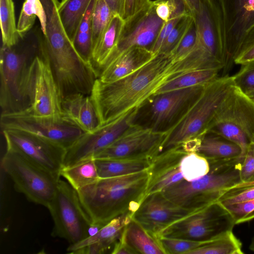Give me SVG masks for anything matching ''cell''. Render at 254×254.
<instances>
[{
    "instance_id": "obj_1",
    "label": "cell",
    "mask_w": 254,
    "mask_h": 254,
    "mask_svg": "<svg viewBox=\"0 0 254 254\" xmlns=\"http://www.w3.org/2000/svg\"><path fill=\"white\" fill-rule=\"evenodd\" d=\"M173 64L171 54L159 53L143 66L118 80L106 83L97 78L90 96L100 125L140 107L166 81Z\"/></svg>"
},
{
    "instance_id": "obj_2",
    "label": "cell",
    "mask_w": 254,
    "mask_h": 254,
    "mask_svg": "<svg viewBox=\"0 0 254 254\" xmlns=\"http://www.w3.org/2000/svg\"><path fill=\"white\" fill-rule=\"evenodd\" d=\"M147 170L134 174L99 179L76 190L92 223L106 224L127 212L133 213L146 195Z\"/></svg>"
},
{
    "instance_id": "obj_3",
    "label": "cell",
    "mask_w": 254,
    "mask_h": 254,
    "mask_svg": "<svg viewBox=\"0 0 254 254\" xmlns=\"http://www.w3.org/2000/svg\"><path fill=\"white\" fill-rule=\"evenodd\" d=\"M196 29L195 44L182 60L173 64L167 81L195 70L215 69L225 64V38L222 14L216 0H200L199 9L193 18Z\"/></svg>"
},
{
    "instance_id": "obj_4",
    "label": "cell",
    "mask_w": 254,
    "mask_h": 254,
    "mask_svg": "<svg viewBox=\"0 0 254 254\" xmlns=\"http://www.w3.org/2000/svg\"><path fill=\"white\" fill-rule=\"evenodd\" d=\"M243 158L208 160L210 168L204 176L191 182L184 180L161 192L183 208L202 209L217 202L229 188L241 181L240 171Z\"/></svg>"
},
{
    "instance_id": "obj_5",
    "label": "cell",
    "mask_w": 254,
    "mask_h": 254,
    "mask_svg": "<svg viewBox=\"0 0 254 254\" xmlns=\"http://www.w3.org/2000/svg\"><path fill=\"white\" fill-rule=\"evenodd\" d=\"M234 86L233 77L229 74L218 76L206 84L199 98L167 133L157 155L178 147L189 139L201 137Z\"/></svg>"
},
{
    "instance_id": "obj_6",
    "label": "cell",
    "mask_w": 254,
    "mask_h": 254,
    "mask_svg": "<svg viewBox=\"0 0 254 254\" xmlns=\"http://www.w3.org/2000/svg\"><path fill=\"white\" fill-rule=\"evenodd\" d=\"M8 47L0 52V105L1 114L26 111L29 108L26 86L32 63L39 53L37 45Z\"/></svg>"
},
{
    "instance_id": "obj_7",
    "label": "cell",
    "mask_w": 254,
    "mask_h": 254,
    "mask_svg": "<svg viewBox=\"0 0 254 254\" xmlns=\"http://www.w3.org/2000/svg\"><path fill=\"white\" fill-rule=\"evenodd\" d=\"M2 165L17 191L29 201L47 208L55 194L61 176L7 149Z\"/></svg>"
},
{
    "instance_id": "obj_8",
    "label": "cell",
    "mask_w": 254,
    "mask_h": 254,
    "mask_svg": "<svg viewBox=\"0 0 254 254\" xmlns=\"http://www.w3.org/2000/svg\"><path fill=\"white\" fill-rule=\"evenodd\" d=\"M47 208L54 222L52 236L64 239L69 245L88 236L92 222L77 191L66 181L60 179L55 194Z\"/></svg>"
},
{
    "instance_id": "obj_9",
    "label": "cell",
    "mask_w": 254,
    "mask_h": 254,
    "mask_svg": "<svg viewBox=\"0 0 254 254\" xmlns=\"http://www.w3.org/2000/svg\"><path fill=\"white\" fill-rule=\"evenodd\" d=\"M235 225L228 211L216 202L175 222L156 238L163 237L205 242L232 230Z\"/></svg>"
},
{
    "instance_id": "obj_10",
    "label": "cell",
    "mask_w": 254,
    "mask_h": 254,
    "mask_svg": "<svg viewBox=\"0 0 254 254\" xmlns=\"http://www.w3.org/2000/svg\"><path fill=\"white\" fill-rule=\"evenodd\" d=\"M205 84L153 94L143 103L148 106V121L143 127L155 132L167 133L199 98Z\"/></svg>"
},
{
    "instance_id": "obj_11",
    "label": "cell",
    "mask_w": 254,
    "mask_h": 254,
    "mask_svg": "<svg viewBox=\"0 0 254 254\" xmlns=\"http://www.w3.org/2000/svg\"><path fill=\"white\" fill-rule=\"evenodd\" d=\"M1 130L15 129L47 138L67 150L85 133L62 116H40L27 111L1 114Z\"/></svg>"
},
{
    "instance_id": "obj_12",
    "label": "cell",
    "mask_w": 254,
    "mask_h": 254,
    "mask_svg": "<svg viewBox=\"0 0 254 254\" xmlns=\"http://www.w3.org/2000/svg\"><path fill=\"white\" fill-rule=\"evenodd\" d=\"M27 110L40 116H62V98L46 57L39 50L29 71L26 86Z\"/></svg>"
},
{
    "instance_id": "obj_13",
    "label": "cell",
    "mask_w": 254,
    "mask_h": 254,
    "mask_svg": "<svg viewBox=\"0 0 254 254\" xmlns=\"http://www.w3.org/2000/svg\"><path fill=\"white\" fill-rule=\"evenodd\" d=\"M6 149L15 152L42 168L58 175L63 167L66 149L34 133L15 129L1 130Z\"/></svg>"
},
{
    "instance_id": "obj_14",
    "label": "cell",
    "mask_w": 254,
    "mask_h": 254,
    "mask_svg": "<svg viewBox=\"0 0 254 254\" xmlns=\"http://www.w3.org/2000/svg\"><path fill=\"white\" fill-rule=\"evenodd\" d=\"M139 108L132 109L115 120L99 125L91 132L84 133L67 149L63 167L94 158L120 138L135 124Z\"/></svg>"
},
{
    "instance_id": "obj_15",
    "label": "cell",
    "mask_w": 254,
    "mask_h": 254,
    "mask_svg": "<svg viewBox=\"0 0 254 254\" xmlns=\"http://www.w3.org/2000/svg\"><path fill=\"white\" fill-rule=\"evenodd\" d=\"M222 14L225 58L221 76L229 74L246 33L254 24V0H216Z\"/></svg>"
},
{
    "instance_id": "obj_16",
    "label": "cell",
    "mask_w": 254,
    "mask_h": 254,
    "mask_svg": "<svg viewBox=\"0 0 254 254\" xmlns=\"http://www.w3.org/2000/svg\"><path fill=\"white\" fill-rule=\"evenodd\" d=\"M166 134L135 124L94 159H152L159 153Z\"/></svg>"
},
{
    "instance_id": "obj_17",
    "label": "cell",
    "mask_w": 254,
    "mask_h": 254,
    "mask_svg": "<svg viewBox=\"0 0 254 254\" xmlns=\"http://www.w3.org/2000/svg\"><path fill=\"white\" fill-rule=\"evenodd\" d=\"M164 22L156 14L152 0H150L142 9L125 20L119 41L108 62L133 47L151 51Z\"/></svg>"
},
{
    "instance_id": "obj_18",
    "label": "cell",
    "mask_w": 254,
    "mask_h": 254,
    "mask_svg": "<svg viewBox=\"0 0 254 254\" xmlns=\"http://www.w3.org/2000/svg\"><path fill=\"white\" fill-rule=\"evenodd\" d=\"M195 211L179 206L158 192L145 196L132 218L156 238L171 224Z\"/></svg>"
},
{
    "instance_id": "obj_19",
    "label": "cell",
    "mask_w": 254,
    "mask_h": 254,
    "mask_svg": "<svg viewBox=\"0 0 254 254\" xmlns=\"http://www.w3.org/2000/svg\"><path fill=\"white\" fill-rule=\"evenodd\" d=\"M187 153H188L180 145L159 154L152 159L147 169L149 179L146 195L161 192L185 180L180 170V164Z\"/></svg>"
},
{
    "instance_id": "obj_20",
    "label": "cell",
    "mask_w": 254,
    "mask_h": 254,
    "mask_svg": "<svg viewBox=\"0 0 254 254\" xmlns=\"http://www.w3.org/2000/svg\"><path fill=\"white\" fill-rule=\"evenodd\" d=\"M132 214L127 212L112 219L95 234L69 245L67 252L76 254H112L116 244L120 241Z\"/></svg>"
},
{
    "instance_id": "obj_21",
    "label": "cell",
    "mask_w": 254,
    "mask_h": 254,
    "mask_svg": "<svg viewBox=\"0 0 254 254\" xmlns=\"http://www.w3.org/2000/svg\"><path fill=\"white\" fill-rule=\"evenodd\" d=\"M225 121L240 127L251 142H254V102L235 86L221 105L209 126Z\"/></svg>"
},
{
    "instance_id": "obj_22",
    "label": "cell",
    "mask_w": 254,
    "mask_h": 254,
    "mask_svg": "<svg viewBox=\"0 0 254 254\" xmlns=\"http://www.w3.org/2000/svg\"><path fill=\"white\" fill-rule=\"evenodd\" d=\"M217 202L228 211L236 225L254 220V181H241L225 192Z\"/></svg>"
},
{
    "instance_id": "obj_23",
    "label": "cell",
    "mask_w": 254,
    "mask_h": 254,
    "mask_svg": "<svg viewBox=\"0 0 254 254\" xmlns=\"http://www.w3.org/2000/svg\"><path fill=\"white\" fill-rule=\"evenodd\" d=\"M62 116L85 133L92 131L100 124L90 95L77 93L63 99Z\"/></svg>"
},
{
    "instance_id": "obj_24",
    "label": "cell",
    "mask_w": 254,
    "mask_h": 254,
    "mask_svg": "<svg viewBox=\"0 0 254 254\" xmlns=\"http://www.w3.org/2000/svg\"><path fill=\"white\" fill-rule=\"evenodd\" d=\"M151 51L141 47H133L109 62L100 72L98 79L111 82L138 69L155 56Z\"/></svg>"
},
{
    "instance_id": "obj_25",
    "label": "cell",
    "mask_w": 254,
    "mask_h": 254,
    "mask_svg": "<svg viewBox=\"0 0 254 254\" xmlns=\"http://www.w3.org/2000/svg\"><path fill=\"white\" fill-rule=\"evenodd\" d=\"M125 24L121 16L114 15L107 29L93 47L90 63L99 75L114 53Z\"/></svg>"
},
{
    "instance_id": "obj_26",
    "label": "cell",
    "mask_w": 254,
    "mask_h": 254,
    "mask_svg": "<svg viewBox=\"0 0 254 254\" xmlns=\"http://www.w3.org/2000/svg\"><path fill=\"white\" fill-rule=\"evenodd\" d=\"M196 153L207 160H224L242 157V149L238 145L209 131H207L201 137Z\"/></svg>"
},
{
    "instance_id": "obj_27",
    "label": "cell",
    "mask_w": 254,
    "mask_h": 254,
    "mask_svg": "<svg viewBox=\"0 0 254 254\" xmlns=\"http://www.w3.org/2000/svg\"><path fill=\"white\" fill-rule=\"evenodd\" d=\"M121 240L135 254H165L157 238L132 218L126 226Z\"/></svg>"
},
{
    "instance_id": "obj_28",
    "label": "cell",
    "mask_w": 254,
    "mask_h": 254,
    "mask_svg": "<svg viewBox=\"0 0 254 254\" xmlns=\"http://www.w3.org/2000/svg\"><path fill=\"white\" fill-rule=\"evenodd\" d=\"M99 178H113L147 170L152 159L136 160L95 159Z\"/></svg>"
},
{
    "instance_id": "obj_29",
    "label": "cell",
    "mask_w": 254,
    "mask_h": 254,
    "mask_svg": "<svg viewBox=\"0 0 254 254\" xmlns=\"http://www.w3.org/2000/svg\"><path fill=\"white\" fill-rule=\"evenodd\" d=\"M60 175L76 190L91 185L100 179L94 158L86 159L73 165L63 167Z\"/></svg>"
},
{
    "instance_id": "obj_30",
    "label": "cell",
    "mask_w": 254,
    "mask_h": 254,
    "mask_svg": "<svg viewBox=\"0 0 254 254\" xmlns=\"http://www.w3.org/2000/svg\"><path fill=\"white\" fill-rule=\"evenodd\" d=\"M92 0H61L59 14L68 38L72 42L78 27Z\"/></svg>"
},
{
    "instance_id": "obj_31",
    "label": "cell",
    "mask_w": 254,
    "mask_h": 254,
    "mask_svg": "<svg viewBox=\"0 0 254 254\" xmlns=\"http://www.w3.org/2000/svg\"><path fill=\"white\" fill-rule=\"evenodd\" d=\"M220 71L219 69H206L185 73L165 82L155 94L205 84L218 77Z\"/></svg>"
},
{
    "instance_id": "obj_32",
    "label": "cell",
    "mask_w": 254,
    "mask_h": 254,
    "mask_svg": "<svg viewBox=\"0 0 254 254\" xmlns=\"http://www.w3.org/2000/svg\"><path fill=\"white\" fill-rule=\"evenodd\" d=\"M242 245L232 230L204 242L188 254H243Z\"/></svg>"
},
{
    "instance_id": "obj_33",
    "label": "cell",
    "mask_w": 254,
    "mask_h": 254,
    "mask_svg": "<svg viewBox=\"0 0 254 254\" xmlns=\"http://www.w3.org/2000/svg\"><path fill=\"white\" fill-rule=\"evenodd\" d=\"M36 17L40 24V30H45L46 15L40 0H25L23 2L17 23L18 34L22 39L34 25Z\"/></svg>"
},
{
    "instance_id": "obj_34",
    "label": "cell",
    "mask_w": 254,
    "mask_h": 254,
    "mask_svg": "<svg viewBox=\"0 0 254 254\" xmlns=\"http://www.w3.org/2000/svg\"><path fill=\"white\" fill-rule=\"evenodd\" d=\"M0 21L2 46L10 47L19 43L21 39L17 31L13 0H0Z\"/></svg>"
},
{
    "instance_id": "obj_35",
    "label": "cell",
    "mask_w": 254,
    "mask_h": 254,
    "mask_svg": "<svg viewBox=\"0 0 254 254\" xmlns=\"http://www.w3.org/2000/svg\"><path fill=\"white\" fill-rule=\"evenodd\" d=\"M95 1L96 0H92L72 41L79 55L90 63L92 51L91 15Z\"/></svg>"
},
{
    "instance_id": "obj_36",
    "label": "cell",
    "mask_w": 254,
    "mask_h": 254,
    "mask_svg": "<svg viewBox=\"0 0 254 254\" xmlns=\"http://www.w3.org/2000/svg\"><path fill=\"white\" fill-rule=\"evenodd\" d=\"M184 179L189 182L197 180L206 175L210 166L208 160L196 152L187 153L180 164Z\"/></svg>"
},
{
    "instance_id": "obj_37",
    "label": "cell",
    "mask_w": 254,
    "mask_h": 254,
    "mask_svg": "<svg viewBox=\"0 0 254 254\" xmlns=\"http://www.w3.org/2000/svg\"><path fill=\"white\" fill-rule=\"evenodd\" d=\"M114 15L104 0H96L91 15L92 49L107 29Z\"/></svg>"
},
{
    "instance_id": "obj_38",
    "label": "cell",
    "mask_w": 254,
    "mask_h": 254,
    "mask_svg": "<svg viewBox=\"0 0 254 254\" xmlns=\"http://www.w3.org/2000/svg\"><path fill=\"white\" fill-rule=\"evenodd\" d=\"M207 131L219 134L238 145L242 149L244 157L251 141L245 133L230 121H221L212 124Z\"/></svg>"
},
{
    "instance_id": "obj_39",
    "label": "cell",
    "mask_w": 254,
    "mask_h": 254,
    "mask_svg": "<svg viewBox=\"0 0 254 254\" xmlns=\"http://www.w3.org/2000/svg\"><path fill=\"white\" fill-rule=\"evenodd\" d=\"M152 4L157 15L165 22L190 15L183 0H155Z\"/></svg>"
},
{
    "instance_id": "obj_40",
    "label": "cell",
    "mask_w": 254,
    "mask_h": 254,
    "mask_svg": "<svg viewBox=\"0 0 254 254\" xmlns=\"http://www.w3.org/2000/svg\"><path fill=\"white\" fill-rule=\"evenodd\" d=\"M156 238L165 254H188L204 243L163 237H157Z\"/></svg>"
},
{
    "instance_id": "obj_41",
    "label": "cell",
    "mask_w": 254,
    "mask_h": 254,
    "mask_svg": "<svg viewBox=\"0 0 254 254\" xmlns=\"http://www.w3.org/2000/svg\"><path fill=\"white\" fill-rule=\"evenodd\" d=\"M193 20L192 16L190 15L182 17L170 32L159 53L170 54L180 42Z\"/></svg>"
},
{
    "instance_id": "obj_42",
    "label": "cell",
    "mask_w": 254,
    "mask_h": 254,
    "mask_svg": "<svg viewBox=\"0 0 254 254\" xmlns=\"http://www.w3.org/2000/svg\"><path fill=\"white\" fill-rule=\"evenodd\" d=\"M241 65L239 71L233 75L234 85L248 96L254 92V60Z\"/></svg>"
},
{
    "instance_id": "obj_43",
    "label": "cell",
    "mask_w": 254,
    "mask_h": 254,
    "mask_svg": "<svg viewBox=\"0 0 254 254\" xmlns=\"http://www.w3.org/2000/svg\"><path fill=\"white\" fill-rule=\"evenodd\" d=\"M197 33L194 20L174 50L170 54L173 64L184 59L192 50L196 40Z\"/></svg>"
},
{
    "instance_id": "obj_44",
    "label": "cell",
    "mask_w": 254,
    "mask_h": 254,
    "mask_svg": "<svg viewBox=\"0 0 254 254\" xmlns=\"http://www.w3.org/2000/svg\"><path fill=\"white\" fill-rule=\"evenodd\" d=\"M254 60V24L246 33L235 58L234 64H242Z\"/></svg>"
},
{
    "instance_id": "obj_45",
    "label": "cell",
    "mask_w": 254,
    "mask_h": 254,
    "mask_svg": "<svg viewBox=\"0 0 254 254\" xmlns=\"http://www.w3.org/2000/svg\"><path fill=\"white\" fill-rule=\"evenodd\" d=\"M242 182L254 181V142L249 144L243 158L240 171Z\"/></svg>"
},
{
    "instance_id": "obj_46",
    "label": "cell",
    "mask_w": 254,
    "mask_h": 254,
    "mask_svg": "<svg viewBox=\"0 0 254 254\" xmlns=\"http://www.w3.org/2000/svg\"><path fill=\"white\" fill-rule=\"evenodd\" d=\"M182 17L172 19L164 22L151 50L154 54H157L159 52L161 47L170 32Z\"/></svg>"
},
{
    "instance_id": "obj_47",
    "label": "cell",
    "mask_w": 254,
    "mask_h": 254,
    "mask_svg": "<svg viewBox=\"0 0 254 254\" xmlns=\"http://www.w3.org/2000/svg\"><path fill=\"white\" fill-rule=\"evenodd\" d=\"M150 0H126L123 19L126 20L147 5Z\"/></svg>"
},
{
    "instance_id": "obj_48",
    "label": "cell",
    "mask_w": 254,
    "mask_h": 254,
    "mask_svg": "<svg viewBox=\"0 0 254 254\" xmlns=\"http://www.w3.org/2000/svg\"><path fill=\"white\" fill-rule=\"evenodd\" d=\"M114 15L123 18L125 13L126 0H104Z\"/></svg>"
},
{
    "instance_id": "obj_49",
    "label": "cell",
    "mask_w": 254,
    "mask_h": 254,
    "mask_svg": "<svg viewBox=\"0 0 254 254\" xmlns=\"http://www.w3.org/2000/svg\"><path fill=\"white\" fill-rule=\"evenodd\" d=\"M112 254H135V253L121 240L115 246Z\"/></svg>"
},
{
    "instance_id": "obj_50",
    "label": "cell",
    "mask_w": 254,
    "mask_h": 254,
    "mask_svg": "<svg viewBox=\"0 0 254 254\" xmlns=\"http://www.w3.org/2000/svg\"><path fill=\"white\" fill-rule=\"evenodd\" d=\"M189 11L190 15L193 18L197 13L200 5V0H183Z\"/></svg>"
},
{
    "instance_id": "obj_51",
    "label": "cell",
    "mask_w": 254,
    "mask_h": 254,
    "mask_svg": "<svg viewBox=\"0 0 254 254\" xmlns=\"http://www.w3.org/2000/svg\"><path fill=\"white\" fill-rule=\"evenodd\" d=\"M250 250L254 253V236L251 240V244L249 246Z\"/></svg>"
},
{
    "instance_id": "obj_52",
    "label": "cell",
    "mask_w": 254,
    "mask_h": 254,
    "mask_svg": "<svg viewBox=\"0 0 254 254\" xmlns=\"http://www.w3.org/2000/svg\"><path fill=\"white\" fill-rule=\"evenodd\" d=\"M248 96L254 102V92Z\"/></svg>"
}]
</instances>
